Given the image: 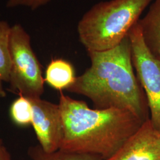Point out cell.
Returning a JSON list of instances; mask_svg holds the SVG:
<instances>
[{"label": "cell", "mask_w": 160, "mask_h": 160, "mask_svg": "<svg viewBox=\"0 0 160 160\" xmlns=\"http://www.w3.org/2000/svg\"><path fill=\"white\" fill-rule=\"evenodd\" d=\"M63 123L59 149L95 155L109 159L144 122L123 109H91L85 102L60 92Z\"/></svg>", "instance_id": "6da1fadb"}, {"label": "cell", "mask_w": 160, "mask_h": 160, "mask_svg": "<svg viewBox=\"0 0 160 160\" xmlns=\"http://www.w3.org/2000/svg\"><path fill=\"white\" fill-rule=\"evenodd\" d=\"M90 68L67 90L88 98L94 109L126 110L145 122L143 97L133 72L131 46L128 36L107 51L88 52Z\"/></svg>", "instance_id": "7a4b0ae2"}, {"label": "cell", "mask_w": 160, "mask_h": 160, "mask_svg": "<svg viewBox=\"0 0 160 160\" xmlns=\"http://www.w3.org/2000/svg\"><path fill=\"white\" fill-rule=\"evenodd\" d=\"M152 0H110L94 5L77 26L81 43L88 52H102L119 45Z\"/></svg>", "instance_id": "3957f363"}, {"label": "cell", "mask_w": 160, "mask_h": 160, "mask_svg": "<svg viewBox=\"0 0 160 160\" xmlns=\"http://www.w3.org/2000/svg\"><path fill=\"white\" fill-rule=\"evenodd\" d=\"M9 47L12 88L28 98L40 97L45 80L40 63L32 48L29 34L19 24L12 27Z\"/></svg>", "instance_id": "277c9868"}, {"label": "cell", "mask_w": 160, "mask_h": 160, "mask_svg": "<svg viewBox=\"0 0 160 160\" xmlns=\"http://www.w3.org/2000/svg\"><path fill=\"white\" fill-rule=\"evenodd\" d=\"M128 36L131 46L133 66L147 95L150 120L155 129L160 133V60L145 43L138 22Z\"/></svg>", "instance_id": "5b68a950"}, {"label": "cell", "mask_w": 160, "mask_h": 160, "mask_svg": "<svg viewBox=\"0 0 160 160\" xmlns=\"http://www.w3.org/2000/svg\"><path fill=\"white\" fill-rule=\"evenodd\" d=\"M29 99L33 109L32 124L40 147L48 153L59 149L63 139V129L59 104L43 100L40 97Z\"/></svg>", "instance_id": "8992f818"}, {"label": "cell", "mask_w": 160, "mask_h": 160, "mask_svg": "<svg viewBox=\"0 0 160 160\" xmlns=\"http://www.w3.org/2000/svg\"><path fill=\"white\" fill-rule=\"evenodd\" d=\"M106 160H160V133L147 119L118 151Z\"/></svg>", "instance_id": "52a82bcc"}, {"label": "cell", "mask_w": 160, "mask_h": 160, "mask_svg": "<svg viewBox=\"0 0 160 160\" xmlns=\"http://www.w3.org/2000/svg\"><path fill=\"white\" fill-rule=\"evenodd\" d=\"M138 23L145 43L160 60V0H154L147 14Z\"/></svg>", "instance_id": "ba28073f"}, {"label": "cell", "mask_w": 160, "mask_h": 160, "mask_svg": "<svg viewBox=\"0 0 160 160\" xmlns=\"http://www.w3.org/2000/svg\"><path fill=\"white\" fill-rule=\"evenodd\" d=\"M76 78L71 63L62 59H55L48 65L45 80L52 87L61 91L72 86Z\"/></svg>", "instance_id": "9c48e42d"}, {"label": "cell", "mask_w": 160, "mask_h": 160, "mask_svg": "<svg viewBox=\"0 0 160 160\" xmlns=\"http://www.w3.org/2000/svg\"><path fill=\"white\" fill-rule=\"evenodd\" d=\"M28 154L32 160H103L95 155L79 153L58 149L52 152H45L40 146L30 148Z\"/></svg>", "instance_id": "30bf717a"}, {"label": "cell", "mask_w": 160, "mask_h": 160, "mask_svg": "<svg viewBox=\"0 0 160 160\" xmlns=\"http://www.w3.org/2000/svg\"><path fill=\"white\" fill-rule=\"evenodd\" d=\"M12 27L5 21L0 20V78L9 82L11 68L10 39Z\"/></svg>", "instance_id": "8fae6325"}, {"label": "cell", "mask_w": 160, "mask_h": 160, "mask_svg": "<svg viewBox=\"0 0 160 160\" xmlns=\"http://www.w3.org/2000/svg\"><path fill=\"white\" fill-rule=\"evenodd\" d=\"M10 112L12 119L18 125L32 124L33 109L28 98L20 96L12 104Z\"/></svg>", "instance_id": "7c38bea8"}, {"label": "cell", "mask_w": 160, "mask_h": 160, "mask_svg": "<svg viewBox=\"0 0 160 160\" xmlns=\"http://www.w3.org/2000/svg\"><path fill=\"white\" fill-rule=\"evenodd\" d=\"M51 0H8L7 2L8 8H14L20 6L29 7L34 10L45 5Z\"/></svg>", "instance_id": "4fadbf2b"}, {"label": "cell", "mask_w": 160, "mask_h": 160, "mask_svg": "<svg viewBox=\"0 0 160 160\" xmlns=\"http://www.w3.org/2000/svg\"><path fill=\"white\" fill-rule=\"evenodd\" d=\"M0 160H11L10 154L1 144L0 145Z\"/></svg>", "instance_id": "5bb4252c"}, {"label": "cell", "mask_w": 160, "mask_h": 160, "mask_svg": "<svg viewBox=\"0 0 160 160\" xmlns=\"http://www.w3.org/2000/svg\"><path fill=\"white\" fill-rule=\"evenodd\" d=\"M2 80L0 78V97H6V92L2 87Z\"/></svg>", "instance_id": "9a60e30c"}, {"label": "cell", "mask_w": 160, "mask_h": 160, "mask_svg": "<svg viewBox=\"0 0 160 160\" xmlns=\"http://www.w3.org/2000/svg\"><path fill=\"white\" fill-rule=\"evenodd\" d=\"M1 143H0V145H1Z\"/></svg>", "instance_id": "2e32d148"}]
</instances>
